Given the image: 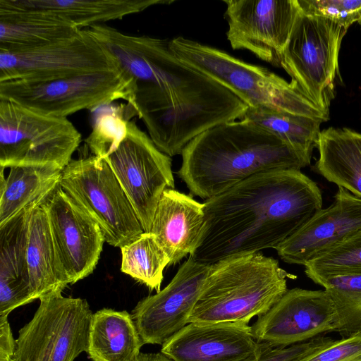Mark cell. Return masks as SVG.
<instances>
[{"label":"cell","instance_id":"3","mask_svg":"<svg viewBox=\"0 0 361 361\" xmlns=\"http://www.w3.org/2000/svg\"><path fill=\"white\" fill-rule=\"evenodd\" d=\"M180 154L179 177L190 195L205 200L259 173L300 171L310 164L277 136L245 118L202 132Z\"/></svg>","mask_w":361,"mask_h":361},{"label":"cell","instance_id":"4","mask_svg":"<svg viewBox=\"0 0 361 361\" xmlns=\"http://www.w3.org/2000/svg\"><path fill=\"white\" fill-rule=\"evenodd\" d=\"M290 277L278 260L259 252L221 260L211 265L188 323L248 324L282 298Z\"/></svg>","mask_w":361,"mask_h":361},{"label":"cell","instance_id":"12","mask_svg":"<svg viewBox=\"0 0 361 361\" xmlns=\"http://www.w3.org/2000/svg\"><path fill=\"white\" fill-rule=\"evenodd\" d=\"M116 71V59L85 30L76 37L42 47L0 51V82L47 81Z\"/></svg>","mask_w":361,"mask_h":361},{"label":"cell","instance_id":"10","mask_svg":"<svg viewBox=\"0 0 361 361\" xmlns=\"http://www.w3.org/2000/svg\"><path fill=\"white\" fill-rule=\"evenodd\" d=\"M132 81L119 70L91 73L54 80L0 82V100L45 115L66 117L122 99L132 100Z\"/></svg>","mask_w":361,"mask_h":361},{"label":"cell","instance_id":"9","mask_svg":"<svg viewBox=\"0 0 361 361\" xmlns=\"http://www.w3.org/2000/svg\"><path fill=\"white\" fill-rule=\"evenodd\" d=\"M347 30L301 9L283 51L281 67L317 106L329 113L334 97L341 44Z\"/></svg>","mask_w":361,"mask_h":361},{"label":"cell","instance_id":"11","mask_svg":"<svg viewBox=\"0 0 361 361\" xmlns=\"http://www.w3.org/2000/svg\"><path fill=\"white\" fill-rule=\"evenodd\" d=\"M129 199L144 232L149 233L163 192L174 189L171 157L161 152L134 121L104 158Z\"/></svg>","mask_w":361,"mask_h":361},{"label":"cell","instance_id":"7","mask_svg":"<svg viewBox=\"0 0 361 361\" xmlns=\"http://www.w3.org/2000/svg\"><path fill=\"white\" fill-rule=\"evenodd\" d=\"M59 185L94 219L110 245L121 248L144 233L104 158L92 154L72 159L63 169Z\"/></svg>","mask_w":361,"mask_h":361},{"label":"cell","instance_id":"1","mask_svg":"<svg viewBox=\"0 0 361 361\" xmlns=\"http://www.w3.org/2000/svg\"><path fill=\"white\" fill-rule=\"evenodd\" d=\"M132 81L129 108L163 153L180 154L202 132L242 119L248 106L225 86L178 58L169 40L123 33L105 24L86 29Z\"/></svg>","mask_w":361,"mask_h":361},{"label":"cell","instance_id":"29","mask_svg":"<svg viewBox=\"0 0 361 361\" xmlns=\"http://www.w3.org/2000/svg\"><path fill=\"white\" fill-rule=\"evenodd\" d=\"M333 302L336 315V332L342 337L361 333V273L330 276L317 279Z\"/></svg>","mask_w":361,"mask_h":361},{"label":"cell","instance_id":"28","mask_svg":"<svg viewBox=\"0 0 361 361\" xmlns=\"http://www.w3.org/2000/svg\"><path fill=\"white\" fill-rule=\"evenodd\" d=\"M121 270L151 290L159 292L164 270L169 258L151 233L144 232L137 239L122 247Z\"/></svg>","mask_w":361,"mask_h":361},{"label":"cell","instance_id":"33","mask_svg":"<svg viewBox=\"0 0 361 361\" xmlns=\"http://www.w3.org/2000/svg\"><path fill=\"white\" fill-rule=\"evenodd\" d=\"M334 340L331 337L319 336L286 347L273 346L271 344L260 342L259 353L242 361H298L321 349Z\"/></svg>","mask_w":361,"mask_h":361},{"label":"cell","instance_id":"23","mask_svg":"<svg viewBox=\"0 0 361 361\" xmlns=\"http://www.w3.org/2000/svg\"><path fill=\"white\" fill-rule=\"evenodd\" d=\"M318 173L361 198V133L330 127L319 133Z\"/></svg>","mask_w":361,"mask_h":361},{"label":"cell","instance_id":"5","mask_svg":"<svg viewBox=\"0 0 361 361\" xmlns=\"http://www.w3.org/2000/svg\"><path fill=\"white\" fill-rule=\"evenodd\" d=\"M169 47L178 58L225 86L248 107H267L322 123L329 119V113L317 106L294 83L266 68L183 37L169 40Z\"/></svg>","mask_w":361,"mask_h":361},{"label":"cell","instance_id":"34","mask_svg":"<svg viewBox=\"0 0 361 361\" xmlns=\"http://www.w3.org/2000/svg\"><path fill=\"white\" fill-rule=\"evenodd\" d=\"M298 361H361V333L334 340Z\"/></svg>","mask_w":361,"mask_h":361},{"label":"cell","instance_id":"17","mask_svg":"<svg viewBox=\"0 0 361 361\" xmlns=\"http://www.w3.org/2000/svg\"><path fill=\"white\" fill-rule=\"evenodd\" d=\"M360 230L361 198L338 187L330 206L316 212L274 249L284 262L304 266Z\"/></svg>","mask_w":361,"mask_h":361},{"label":"cell","instance_id":"25","mask_svg":"<svg viewBox=\"0 0 361 361\" xmlns=\"http://www.w3.org/2000/svg\"><path fill=\"white\" fill-rule=\"evenodd\" d=\"M1 167L0 225L39 204L59 185L62 169L51 164L15 166L6 178Z\"/></svg>","mask_w":361,"mask_h":361},{"label":"cell","instance_id":"22","mask_svg":"<svg viewBox=\"0 0 361 361\" xmlns=\"http://www.w3.org/2000/svg\"><path fill=\"white\" fill-rule=\"evenodd\" d=\"M41 203L30 211L26 243L30 288L34 300L51 291L63 290L69 284Z\"/></svg>","mask_w":361,"mask_h":361},{"label":"cell","instance_id":"20","mask_svg":"<svg viewBox=\"0 0 361 361\" xmlns=\"http://www.w3.org/2000/svg\"><path fill=\"white\" fill-rule=\"evenodd\" d=\"M69 20L52 12L0 0V51L18 52L76 37L81 32Z\"/></svg>","mask_w":361,"mask_h":361},{"label":"cell","instance_id":"30","mask_svg":"<svg viewBox=\"0 0 361 361\" xmlns=\"http://www.w3.org/2000/svg\"><path fill=\"white\" fill-rule=\"evenodd\" d=\"M304 267L306 276L312 281L330 276L360 274L361 230Z\"/></svg>","mask_w":361,"mask_h":361},{"label":"cell","instance_id":"13","mask_svg":"<svg viewBox=\"0 0 361 361\" xmlns=\"http://www.w3.org/2000/svg\"><path fill=\"white\" fill-rule=\"evenodd\" d=\"M226 37L233 49H246L281 67L300 11L298 0H224Z\"/></svg>","mask_w":361,"mask_h":361},{"label":"cell","instance_id":"35","mask_svg":"<svg viewBox=\"0 0 361 361\" xmlns=\"http://www.w3.org/2000/svg\"><path fill=\"white\" fill-rule=\"evenodd\" d=\"M16 350L8 316H0V361H13Z\"/></svg>","mask_w":361,"mask_h":361},{"label":"cell","instance_id":"8","mask_svg":"<svg viewBox=\"0 0 361 361\" xmlns=\"http://www.w3.org/2000/svg\"><path fill=\"white\" fill-rule=\"evenodd\" d=\"M62 291L39 298L32 318L19 330L13 361H74L87 351L93 313L87 300Z\"/></svg>","mask_w":361,"mask_h":361},{"label":"cell","instance_id":"14","mask_svg":"<svg viewBox=\"0 0 361 361\" xmlns=\"http://www.w3.org/2000/svg\"><path fill=\"white\" fill-rule=\"evenodd\" d=\"M69 284L95 269L105 242L94 219L59 185L41 203Z\"/></svg>","mask_w":361,"mask_h":361},{"label":"cell","instance_id":"6","mask_svg":"<svg viewBox=\"0 0 361 361\" xmlns=\"http://www.w3.org/2000/svg\"><path fill=\"white\" fill-rule=\"evenodd\" d=\"M81 134L66 117H56L0 100V166L55 165L73 159Z\"/></svg>","mask_w":361,"mask_h":361},{"label":"cell","instance_id":"27","mask_svg":"<svg viewBox=\"0 0 361 361\" xmlns=\"http://www.w3.org/2000/svg\"><path fill=\"white\" fill-rule=\"evenodd\" d=\"M271 132L310 164L321 121L267 107H248L243 118Z\"/></svg>","mask_w":361,"mask_h":361},{"label":"cell","instance_id":"31","mask_svg":"<svg viewBox=\"0 0 361 361\" xmlns=\"http://www.w3.org/2000/svg\"><path fill=\"white\" fill-rule=\"evenodd\" d=\"M99 114L85 142L92 154L106 158L121 142L126 134L130 121L126 104L121 107Z\"/></svg>","mask_w":361,"mask_h":361},{"label":"cell","instance_id":"24","mask_svg":"<svg viewBox=\"0 0 361 361\" xmlns=\"http://www.w3.org/2000/svg\"><path fill=\"white\" fill-rule=\"evenodd\" d=\"M143 345L126 310L102 308L93 313L86 351L92 361H135Z\"/></svg>","mask_w":361,"mask_h":361},{"label":"cell","instance_id":"15","mask_svg":"<svg viewBox=\"0 0 361 361\" xmlns=\"http://www.w3.org/2000/svg\"><path fill=\"white\" fill-rule=\"evenodd\" d=\"M210 267L189 257L165 288L137 302L131 315L144 344L162 345L188 324Z\"/></svg>","mask_w":361,"mask_h":361},{"label":"cell","instance_id":"2","mask_svg":"<svg viewBox=\"0 0 361 361\" xmlns=\"http://www.w3.org/2000/svg\"><path fill=\"white\" fill-rule=\"evenodd\" d=\"M321 209L319 188L301 171L259 173L204 201L203 235L190 257L212 265L274 249Z\"/></svg>","mask_w":361,"mask_h":361},{"label":"cell","instance_id":"18","mask_svg":"<svg viewBox=\"0 0 361 361\" xmlns=\"http://www.w3.org/2000/svg\"><path fill=\"white\" fill-rule=\"evenodd\" d=\"M250 326L237 322H190L161 345L173 361H242L259 353Z\"/></svg>","mask_w":361,"mask_h":361},{"label":"cell","instance_id":"32","mask_svg":"<svg viewBox=\"0 0 361 361\" xmlns=\"http://www.w3.org/2000/svg\"><path fill=\"white\" fill-rule=\"evenodd\" d=\"M301 11L322 17L347 30L352 24H361V0H298Z\"/></svg>","mask_w":361,"mask_h":361},{"label":"cell","instance_id":"21","mask_svg":"<svg viewBox=\"0 0 361 361\" xmlns=\"http://www.w3.org/2000/svg\"><path fill=\"white\" fill-rule=\"evenodd\" d=\"M36 204L0 225V316H8L16 308L34 301L30 288L26 243L30 211Z\"/></svg>","mask_w":361,"mask_h":361},{"label":"cell","instance_id":"16","mask_svg":"<svg viewBox=\"0 0 361 361\" xmlns=\"http://www.w3.org/2000/svg\"><path fill=\"white\" fill-rule=\"evenodd\" d=\"M336 315L325 290L295 288L250 326L258 342L286 347L335 331Z\"/></svg>","mask_w":361,"mask_h":361},{"label":"cell","instance_id":"19","mask_svg":"<svg viewBox=\"0 0 361 361\" xmlns=\"http://www.w3.org/2000/svg\"><path fill=\"white\" fill-rule=\"evenodd\" d=\"M204 228L203 203L174 189L166 190L157 204L149 233L175 264L192 255Z\"/></svg>","mask_w":361,"mask_h":361},{"label":"cell","instance_id":"26","mask_svg":"<svg viewBox=\"0 0 361 361\" xmlns=\"http://www.w3.org/2000/svg\"><path fill=\"white\" fill-rule=\"evenodd\" d=\"M27 8L44 10L69 20L80 30L122 19L158 4L173 0H14Z\"/></svg>","mask_w":361,"mask_h":361}]
</instances>
